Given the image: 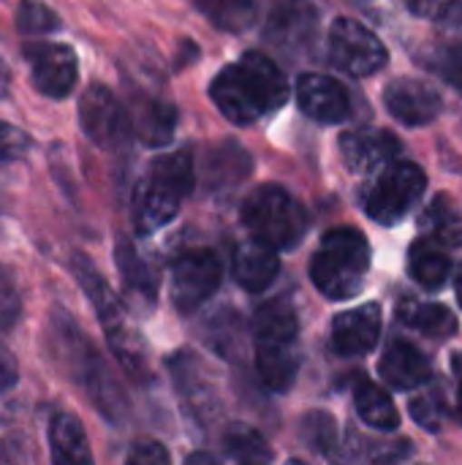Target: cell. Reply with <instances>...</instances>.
<instances>
[{"instance_id": "ab89813d", "label": "cell", "mask_w": 462, "mask_h": 465, "mask_svg": "<svg viewBox=\"0 0 462 465\" xmlns=\"http://www.w3.org/2000/svg\"><path fill=\"white\" fill-rule=\"evenodd\" d=\"M286 465H308V463H302V460H289Z\"/></svg>"}, {"instance_id": "2e32d148", "label": "cell", "mask_w": 462, "mask_h": 465, "mask_svg": "<svg viewBox=\"0 0 462 465\" xmlns=\"http://www.w3.org/2000/svg\"><path fill=\"white\" fill-rule=\"evenodd\" d=\"M398 153H400V142L389 131L365 128V131H346L340 136L343 163L357 174H365V172L392 163Z\"/></svg>"}, {"instance_id": "3957f363", "label": "cell", "mask_w": 462, "mask_h": 465, "mask_svg": "<svg viewBox=\"0 0 462 465\" xmlns=\"http://www.w3.org/2000/svg\"><path fill=\"white\" fill-rule=\"evenodd\" d=\"M253 349H256V371L261 384L283 395L294 387L300 373L297 335L300 322L297 311L286 297L267 300L253 316Z\"/></svg>"}, {"instance_id": "9c48e42d", "label": "cell", "mask_w": 462, "mask_h": 465, "mask_svg": "<svg viewBox=\"0 0 462 465\" xmlns=\"http://www.w3.org/2000/svg\"><path fill=\"white\" fill-rule=\"evenodd\" d=\"M221 278H223V267L215 251L210 248L185 251L172 264V305L180 313H191L202 308L221 286Z\"/></svg>"}, {"instance_id": "5bb4252c", "label": "cell", "mask_w": 462, "mask_h": 465, "mask_svg": "<svg viewBox=\"0 0 462 465\" xmlns=\"http://www.w3.org/2000/svg\"><path fill=\"white\" fill-rule=\"evenodd\" d=\"M297 104L319 123H343L351 114L346 87L327 74H302L297 79Z\"/></svg>"}, {"instance_id": "277c9868", "label": "cell", "mask_w": 462, "mask_h": 465, "mask_svg": "<svg viewBox=\"0 0 462 465\" xmlns=\"http://www.w3.org/2000/svg\"><path fill=\"white\" fill-rule=\"evenodd\" d=\"M193 185H196V163L188 150L158 155L136 188V207H133L136 232L147 237L163 229L180 213Z\"/></svg>"}, {"instance_id": "603a6c76", "label": "cell", "mask_w": 462, "mask_h": 465, "mask_svg": "<svg viewBox=\"0 0 462 465\" xmlns=\"http://www.w3.org/2000/svg\"><path fill=\"white\" fill-rule=\"evenodd\" d=\"M422 226L430 234V242L441 248H462V210L449 196H436L422 215Z\"/></svg>"}, {"instance_id": "e575fe53", "label": "cell", "mask_w": 462, "mask_h": 465, "mask_svg": "<svg viewBox=\"0 0 462 465\" xmlns=\"http://www.w3.org/2000/svg\"><path fill=\"white\" fill-rule=\"evenodd\" d=\"M16 379H19V373H16L14 360L8 357V351H3V349H0V395H3V392H8V390L16 384Z\"/></svg>"}, {"instance_id": "d6a6232c", "label": "cell", "mask_w": 462, "mask_h": 465, "mask_svg": "<svg viewBox=\"0 0 462 465\" xmlns=\"http://www.w3.org/2000/svg\"><path fill=\"white\" fill-rule=\"evenodd\" d=\"M125 465H172V458L161 441L144 439V441H136L131 447Z\"/></svg>"}, {"instance_id": "836d02e7", "label": "cell", "mask_w": 462, "mask_h": 465, "mask_svg": "<svg viewBox=\"0 0 462 465\" xmlns=\"http://www.w3.org/2000/svg\"><path fill=\"white\" fill-rule=\"evenodd\" d=\"M441 74L447 79H452L457 87H462V44L457 46H447L444 54H441Z\"/></svg>"}, {"instance_id": "8fae6325", "label": "cell", "mask_w": 462, "mask_h": 465, "mask_svg": "<svg viewBox=\"0 0 462 465\" xmlns=\"http://www.w3.org/2000/svg\"><path fill=\"white\" fill-rule=\"evenodd\" d=\"M25 60L35 90L46 98H68L79 79V60L68 44H27Z\"/></svg>"}, {"instance_id": "d6986e66", "label": "cell", "mask_w": 462, "mask_h": 465, "mask_svg": "<svg viewBox=\"0 0 462 465\" xmlns=\"http://www.w3.org/2000/svg\"><path fill=\"white\" fill-rule=\"evenodd\" d=\"M71 270H74L76 283L84 289V294H87V300H90V305H93V311H95V316H98L103 332L109 335V332L125 327L123 305H120V300L114 297V292L109 289V283L103 281V275L93 267V262H87L84 256L76 253V256L71 259Z\"/></svg>"}, {"instance_id": "7c38bea8", "label": "cell", "mask_w": 462, "mask_h": 465, "mask_svg": "<svg viewBox=\"0 0 462 465\" xmlns=\"http://www.w3.org/2000/svg\"><path fill=\"white\" fill-rule=\"evenodd\" d=\"M316 27L319 11L310 0H275L267 14L264 35L272 46L283 52H300L310 46Z\"/></svg>"}, {"instance_id": "74e56055", "label": "cell", "mask_w": 462, "mask_h": 465, "mask_svg": "<svg viewBox=\"0 0 462 465\" xmlns=\"http://www.w3.org/2000/svg\"><path fill=\"white\" fill-rule=\"evenodd\" d=\"M455 289H457V302L462 305V264L460 270H457V278H455Z\"/></svg>"}, {"instance_id": "cb8c5ba5", "label": "cell", "mask_w": 462, "mask_h": 465, "mask_svg": "<svg viewBox=\"0 0 462 465\" xmlns=\"http://www.w3.org/2000/svg\"><path fill=\"white\" fill-rule=\"evenodd\" d=\"M408 270L422 289H441L449 281L452 262L436 242L417 240L408 251Z\"/></svg>"}, {"instance_id": "7402d4cb", "label": "cell", "mask_w": 462, "mask_h": 465, "mask_svg": "<svg viewBox=\"0 0 462 465\" xmlns=\"http://www.w3.org/2000/svg\"><path fill=\"white\" fill-rule=\"evenodd\" d=\"M354 406H357V414L362 417V422L376 430H395L400 425V414H398L392 398L378 384H373L368 379H359L354 384Z\"/></svg>"}, {"instance_id": "83f0119b", "label": "cell", "mask_w": 462, "mask_h": 465, "mask_svg": "<svg viewBox=\"0 0 462 465\" xmlns=\"http://www.w3.org/2000/svg\"><path fill=\"white\" fill-rule=\"evenodd\" d=\"M226 452L237 465H270V447L253 428L237 425L226 433Z\"/></svg>"}, {"instance_id": "9a60e30c", "label": "cell", "mask_w": 462, "mask_h": 465, "mask_svg": "<svg viewBox=\"0 0 462 465\" xmlns=\"http://www.w3.org/2000/svg\"><path fill=\"white\" fill-rule=\"evenodd\" d=\"M381 335V308L376 302L338 313L332 322V349L340 357H362L373 351Z\"/></svg>"}, {"instance_id": "6da1fadb", "label": "cell", "mask_w": 462, "mask_h": 465, "mask_svg": "<svg viewBox=\"0 0 462 465\" xmlns=\"http://www.w3.org/2000/svg\"><path fill=\"white\" fill-rule=\"evenodd\" d=\"M210 98L234 125H251L286 104L289 82L275 60L261 52H245L215 74Z\"/></svg>"}, {"instance_id": "4dcf8cb0", "label": "cell", "mask_w": 462, "mask_h": 465, "mask_svg": "<svg viewBox=\"0 0 462 465\" xmlns=\"http://www.w3.org/2000/svg\"><path fill=\"white\" fill-rule=\"evenodd\" d=\"M27 150H30V139L16 125L0 120V166L25 158Z\"/></svg>"}, {"instance_id": "ac0fdd59", "label": "cell", "mask_w": 462, "mask_h": 465, "mask_svg": "<svg viewBox=\"0 0 462 465\" xmlns=\"http://www.w3.org/2000/svg\"><path fill=\"white\" fill-rule=\"evenodd\" d=\"M231 270H234V281L245 292H253V294L264 292L278 278V270H280L278 251H272L270 245H264V242L251 237V240L237 245Z\"/></svg>"}, {"instance_id": "e0dca14e", "label": "cell", "mask_w": 462, "mask_h": 465, "mask_svg": "<svg viewBox=\"0 0 462 465\" xmlns=\"http://www.w3.org/2000/svg\"><path fill=\"white\" fill-rule=\"evenodd\" d=\"M128 125H131V136H136L139 142H144L150 147H163L174 136L177 109L161 98L136 95L133 106L128 112Z\"/></svg>"}, {"instance_id": "ffe728a7", "label": "cell", "mask_w": 462, "mask_h": 465, "mask_svg": "<svg viewBox=\"0 0 462 465\" xmlns=\"http://www.w3.org/2000/svg\"><path fill=\"white\" fill-rule=\"evenodd\" d=\"M378 373L395 390H414L430 379V362L408 341H392L378 362Z\"/></svg>"}, {"instance_id": "52a82bcc", "label": "cell", "mask_w": 462, "mask_h": 465, "mask_svg": "<svg viewBox=\"0 0 462 465\" xmlns=\"http://www.w3.org/2000/svg\"><path fill=\"white\" fill-rule=\"evenodd\" d=\"M425 188H428V177L417 163L392 161L381 166V172L370 183L365 193V213L381 226H395L422 199Z\"/></svg>"}, {"instance_id": "44dd1931", "label": "cell", "mask_w": 462, "mask_h": 465, "mask_svg": "<svg viewBox=\"0 0 462 465\" xmlns=\"http://www.w3.org/2000/svg\"><path fill=\"white\" fill-rule=\"evenodd\" d=\"M49 458L52 465H95L82 422L74 414H54L49 422Z\"/></svg>"}, {"instance_id": "5b68a950", "label": "cell", "mask_w": 462, "mask_h": 465, "mask_svg": "<svg viewBox=\"0 0 462 465\" xmlns=\"http://www.w3.org/2000/svg\"><path fill=\"white\" fill-rule=\"evenodd\" d=\"M370 270V245L362 232L340 226L324 234L310 259V281L327 300L354 297Z\"/></svg>"}, {"instance_id": "30bf717a", "label": "cell", "mask_w": 462, "mask_h": 465, "mask_svg": "<svg viewBox=\"0 0 462 465\" xmlns=\"http://www.w3.org/2000/svg\"><path fill=\"white\" fill-rule=\"evenodd\" d=\"M79 123L90 142L103 150H117L131 139L128 109L103 84H90L79 98Z\"/></svg>"}, {"instance_id": "8d00e7d4", "label": "cell", "mask_w": 462, "mask_h": 465, "mask_svg": "<svg viewBox=\"0 0 462 465\" xmlns=\"http://www.w3.org/2000/svg\"><path fill=\"white\" fill-rule=\"evenodd\" d=\"M185 465H218V463H215V458H212V455H207V452H193V455H188V458H185Z\"/></svg>"}, {"instance_id": "4fadbf2b", "label": "cell", "mask_w": 462, "mask_h": 465, "mask_svg": "<svg viewBox=\"0 0 462 465\" xmlns=\"http://www.w3.org/2000/svg\"><path fill=\"white\" fill-rule=\"evenodd\" d=\"M384 104L389 109V114L403 123V125H428L433 123L441 109V93L419 79H395L387 90H384Z\"/></svg>"}, {"instance_id": "ba28073f", "label": "cell", "mask_w": 462, "mask_h": 465, "mask_svg": "<svg viewBox=\"0 0 462 465\" xmlns=\"http://www.w3.org/2000/svg\"><path fill=\"white\" fill-rule=\"evenodd\" d=\"M329 60L349 76H373L387 65V46L357 19L338 16L329 27Z\"/></svg>"}, {"instance_id": "f1b7e54d", "label": "cell", "mask_w": 462, "mask_h": 465, "mask_svg": "<svg viewBox=\"0 0 462 465\" xmlns=\"http://www.w3.org/2000/svg\"><path fill=\"white\" fill-rule=\"evenodd\" d=\"M60 16L41 0H19L16 5V30L25 35H46L60 30Z\"/></svg>"}, {"instance_id": "4316f807", "label": "cell", "mask_w": 462, "mask_h": 465, "mask_svg": "<svg viewBox=\"0 0 462 465\" xmlns=\"http://www.w3.org/2000/svg\"><path fill=\"white\" fill-rule=\"evenodd\" d=\"M193 5L226 33H240L253 25L259 14V0H193Z\"/></svg>"}, {"instance_id": "d4e9b609", "label": "cell", "mask_w": 462, "mask_h": 465, "mask_svg": "<svg viewBox=\"0 0 462 465\" xmlns=\"http://www.w3.org/2000/svg\"><path fill=\"white\" fill-rule=\"evenodd\" d=\"M400 322L411 330H419L430 338H444L449 332L457 330L455 316L449 313V308L438 305V302H417V300H406L398 311Z\"/></svg>"}, {"instance_id": "484cf974", "label": "cell", "mask_w": 462, "mask_h": 465, "mask_svg": "<svg viewBox=\"0 0 462 465\" xmlns=\"http://www.w3.org/2000/svg\"><path fill=\"white\" fill-rule=\"evenodd\" d=\"M114 262H117V270H120V278H123L125 289L144 297L147 302H152L155 294H158V281H155L150 267L142 262V256L133 251V245L125 237H117Z\"/></svg>"}, {"instance_id": "d590c367", "label": "cell", "mask_w": 462, "mask_h": 465, "mask_svg": "<svg viewBox=\"0 0 462 465\" xmlns=\"http://www.w3.org/2000/svg\"><path fill=\"white\" fill-rule=\"evenodd\" d=\"M8 87H11V68H8V63H5V57L0 52V98L8 95Z\"/></svg>"}, {"instance_id": "8992f818", "label": "cell", "mask_w": 462, "mask_h": 465, "mask_svg": "<svg viewBox=\"0 0 462 465\" xmlns=\"http://www.w3.org/2000/svg\"><path fill=\"white\" fill-rule=\"evenodd\" d=\"M242 223L251 237L272 251H294L310 226L308 210L280 185H261L242 202Z\"/></svg>"}, {"instance_id": "7a4b0ae2", "label": "cell", "mask_w": 462, "mask_h": 465, "mask_svg": "<svg viewBox=\"0 0 462 465\" xmlns=\"http://www.w3.org/2000/svg\"><path fill=\"white\" fill-rule=\"evenodd\" d=\"M49 335L54 341V354L63 360L68 379L82 387V392L95 403V409L109 422L120 425V420L125 417V409H128L125 395H123L120 384L114 381L112 371L106 368L103 357L95 351V346L82 332V327L57 311L52 316Z\"/></svg>"}, {"instance_id": "1f68e13d", "label": "cell", "mask_w": 462, "mask_h": 465, "mask_svg": "<svg viewBox=\"0 0 462 465\" xmlns=\"http://www.w3.org/2000/svg\"><path fill=\"white\" fill-rule=\"evenodd\" d=\"M411 417L428 428V430H438L441 422H444V406L436 395H419L411 401Z\"/></svg>"}, {"instance_id": "f546056e", "label": "cell", "mask_w": 462, "mask_h": 465, "mask_svg": "<svg viewBox=\"0 0 462 465\" xmlns=\"http://www.w3.org/2000/svg\"><path fill=\"white\" fill-rule=\"evenodd\" d=\"M19 313H22L19 292L11 275L5 272V267H0V330H11L19 322Z\"/></svg>"}, {"instance_id": "f35d334b", "label": "cell", "mask_w": 462, "mask_h": 465, "mask_svg": "<svg viewBox=\"0 0 462 465\" xmlns=\"http://www.w3.org/2000/svg\"><path fill=\"white\" fill-rule=\"evenodd\" d=\"M457 398H460V414H462V360H460V395H457Z\"/></svg>"}]
</instances>
